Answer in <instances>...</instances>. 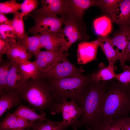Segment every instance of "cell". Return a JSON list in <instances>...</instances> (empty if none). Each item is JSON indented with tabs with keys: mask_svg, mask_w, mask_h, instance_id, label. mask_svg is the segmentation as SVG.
Segmentation results:
<instances>
[{
	"mask_svg": "<svg viewBox=\"0 0 130 130\" xmlns=\"http://www.w3.org/2000/svg\"><path fill=\"white\" fill-rule=\"evenodd\" d=\"M34 19L35 24L28 29L29 32L35 34L57 33L63 29L64 19L57 15L37 17L31 16Z\"/></svg>",
	"mask_w": 130,
	"mask_h": 130,
	"instance_id": "52a82bcc",
	"label": "cell"
},
{
	"mask_svg": "<svg viewBox=\"0 0 130 130\" xmlns=\"http://www.w3.org/2000/svg\"><path fill=\"white\" fill-rule=\"evenodd\" d=\"M108 36H99L97 39L98 41V46L106 57L109 65L114 67V64L118 60V58L109 40Z\"/></svg>",
	"mask_w": 130,
	"mask_h": 130,
	"instance_id": "d6986e66",
	"label": "cell"
},
{
	"mask_svg": "<svg viewBox=\"0 0 130 130\" xmlns=\"http://www.w3.org/2000/svg\"><path fill=\"white\" fill-rule=\"evenodd\" d=\"M98 2L97 0H65L64 13L62 17L83 22L85 11L91 7L97 6Z\"/></svg>",
	"mask_w": 130,
	"mask_h": 130,
	"instance_id": "30bf717a",
	"label": "cell"
},
{
	"mask_svg": "<svg viewBox=\"0 0 130 130\" xmlns=\"http://www.w3.org/2000/svg\"><path fill=\"white\" fill-rule=\"evenodd\" d=\"M124 130H130V117L121 120Z\"/></svg>",
	"mask_w": 130,
	"mask_h": 130,
	"instance_id": "8d00e7d4",
	"label": "cell"
},
{
	"mask_svg": "<svg viewBox=\"0 0 130 130\" xmlns=\"http://www.w3.org/2000/svg\"><path fill=\"white\" fill-rule=\"evenodd\" d=\"M22 100L19 94L12 92L1 95L0 97V117L13 106L17 105Z\"/></svg>",
	"mask_w": 130,
	"mask_h": 130,
	"instance_id": "ac0fdd59",
	"label": "cell"
},
{
	"mask_svg": "<svg viewBox=\"0 0 130 130\" xmlns=\"http://www.w3.org/2000/svg\"><path fill=\"white\" fill-rule=\"evenodd\" d=\"M123 72L116 74L115 79L122 84L127 85L130 84V66L125 65L123 69Z\"/></svg>",
	"mask_w": 130,
	"mask_h": 130,
	"instance_id": "836d02e7",
	"label": "cell"
},
{
	"mask_svg": "<svg viewBox=\"0 0 130 130\" xmlns=\"http://www.w3.org/2000/svg\"><path fill=\"white\" fill-rule=\"evenodd\" d=\"M11 60L2 63L0 66V95L6 93L7 78L13 62Z\"/></svg>",
	"mask_w": 130,
	"mask_h": 130,
	"instance_id": "4316f807",
	"label": "cell"
},
{
	"mask_svg": "<svg viewBox=\"0 0 130 130\" xmlns=\"http://www.w3.org/2000/svg\"><path fill=\"white\" fill-rule=\"evenodd\" d=\"M130 84H124L112 79L107 81L99 123L129 117Z\"/></svg>",
	"mask_w": 130,
	"mask_h": 130,
	"instance_id": "6da1fadb",
	"label": "cell"
},
{
	"mask_svg": "<svg viewBox=\"0 0 130 130\" xmlns=\"http://www.w3.org/2000/svg\"><path fill=\"white\" fill-rule=\"evenodd\" d=\"M61 49L52 51H41L35 61L38 69L39 75L51 68L59 60L68 57L69 54Z\"/></svg>",
	"mask_w": 130,
	"mask_h": 130,
	"instance_id": "8fae6325",
	"label": "cell"
},
{
	"mask_svg": "<svg viewBox=\"0 0 130 130\" xmlns=\"http://www.w3.org/2000/svg\"><path fill=\"white\" fill-rule=\"evenodd\" d=\"M0 38L9 42L11 45L17 42L15 39L16 33L12 27L9 25L0 24Z\"/></svg>",
	"mask_w": 130,
	"mask_h": 130,
	"instance_id": "f1b7e54d",
	"label": "cell"
},
{
	"mask_svg": "<svg viewBox=\"0 0 130 130\" xmlns=\"http://www.w3.org/2000/svg\"><path fill=\"white\" fill-rule=\"evenodd\" d=\"M24 130V129H20V130Z\"/></svg>",
	"mask_w": 130,
	"mask_h": 130,
	"instance_id": "ab89813d",
	"label": "cell"
},
{
	"mask_svg": "<svg viewBox=\"0 0 130 130\" xmlns=\"http://www.w3.org/2000/svg\"><path fill=\"white\" fill-rule=\"evenodd\" d=\"M98 46L97 39L92 41L81 42L78 44L77 51L78 63L85 64L96 59Z\"/></svg>",
	"mask_w": 130,
	"mask_h": 130,
	"instance_id": "9a60e30c",
	"label": "cell"
},
{
	"mask_svg": "<svg viewBox=\"0 0 130 130\" xmlns=\"http://www.w3.org/2000/svg\"><path fill=\"white\" fill-rule=\"evenodd\" d=\"M18 63L25 81L30 78L35 79L39 78L38 68L35 60L32 62L27 60Z\"/></svg>",
	"mask_w": 130,
	"mask_h": 130,
	"instance_id": "d4e9b609",
	"label": "cell"
},
{
	"mask_svg": "<svg viewBox=\"0 0 130 130\" xmlns=\"http://www.w3.org/2000/svg\"><path fill=\"white\" fill-rule=\"evenodd\" d=\"M39 2L37 0H25L21 3V13L24 16H26L37 7Z\"/></svg>",
	"mask_w": 130,
	"mask_h": 130,
	"instance_id": "d6a6232c",
	"label": "cell"
},
{
	"mask_svg": "<svg viewBox=\"0 0 130 130\" xmlns=\"http://www.w3.org/2000/svg\"></svg>",
	"mask_w": 130,
	"mask_h": 130,
	"instance_id": "60d3db41",
	"label": "cell"
},
{
	"mask_svg": "<svg viewBox=\"0 0 130 130\" xmlns=\"http://www.w3.org/2000/svg\"><path fill=\"white\" fill-rule=\"evenodd\" d=\"M127 61H129L130 63V36L127 46Z\"/></svg>",
	"mask_w": 130,
	"mask_h": 130,
	"instance_id": "74e56055",
	"label": "cell"
},
{
	"mask_svg": "<svg viewBox=\"0 0 130 130\" xmlns=\"http://www.w3.org/2000/svg\"><path fill=\"white\" fill-rule=\"evenodd\" d=\"M119 0H98L97 7L108 16L112 12Z\"/></svg>",
	"mask_w": 130,
	"mask_h": 130,
	"instance_id": "1f68e13d",
	"label": "cell"
},
{
	"mask_svg": "<svg viewBox=\"0 0 130 130\" xmlns=\"http://www.w3.org/2000/svg\"><path fill=\"white\" fill-rule=\"evenodd\" d=\"M108 16L119 27L130 26V0H119Z\"/></svg>",
	"mask_w": 130,
	"mask_h": 130,
	"instance_id": "4fadbf2b",
	"label": "cell"
},
{
	"mask_svg": "<svg viewBox=\"0 0 130 130\" xmlns=\"http://www.w3.org/2000/svg\"><path fill=\"white\" fill-rule=\"evenodd\" d=\"M41 7L35 9L31 16L40 17L60 15L61 17L64 14L65 0H42Z\"/></svg>",
	"mask_w": 130,
	"mask_h": 130,
	"instance_id": "7c38bea8",
	"label": "cell"
},
{
	"mask_svg": "<svg viewBox=\"0 0 130 130\" xmlns=\"http://www.w3.org/2000/svg\"><path fill=\"white\" fill-rule=\"evenodd\" d=\"M33 130H65L61 122H57L49 120L44 122L38 120L35 123Z\"/></svg>",
	"mask_w": 130,
	"mask_h": 130,
	"instance_id": "83f0119b",
	"label": "cell"
},
{
	"mask_svg": "<svg viewBox=\"0 0 130 130\" xmlns=\"http://www.w3.org/2000/svg\"><path fill=\"white\" fill-rule=\"evenodd\" d=\"M17 42L22 45L29 53L34 54L36 58L41 51L40 49L42 48L39 37L35 35L29 37L26 34L22 39Z\"/></svg>",
	"mask_w": 130,
	"mask_h": 130,
	"instance_id": "603a6c76",
	"label": "cell"
},
{
	"mask_svg": "<svg viewBox=\"0 0 130 130\" xmlns=\"http://www.w3.org/2000/svg\"><path fill=\"white\" fill-rule=\"evenodd\" d=\"M11 46V50L7 56L9 60L13 61L19 63L28 60L33 55L29 53L24 47L17 42Z\"/></svg>",
	"mask_w": 130,
	"mask_h": 130,
	"instance_id": "cb8c5ba5",
	"label": "cell"
},
{
	"mask_svg": "<svg viewBox=\"0 0 130 130\" xmlns=\"http://www.w3.org/2000/svg\"><path fill=\"white\" fill-rule=\"evenodd\" d=\"M87 130H91V129L90 128L87 127Z\"/></svg>",
	"mask_w": 130,
	"mask_h": 130,
	"instance_id": "f35d334b",
	"label": "cell"
},
{
	"mask_svg": "<svg viewBox=\"0 0 130 130\" xmlns=\"http://www.w3.org/2000/svg\"><path fill=\"white\" fill-rule=\"evenodd\" d=\"M112 21L106 15L96 19L93 22V26L96 33L99 36H108L112 30Z\"/></svg>",
	"mask_w": 130,
	"mask_h": 130,
	"instance_id": "44dd1931",
	"label": "cell"
},
{
	"mask_svg": "<svg viewBox=\"0 0 130 130\" xmlns=\"http://www.w3.org/2000/svg\"><path fill=\"white\" fill-rule=\"evenodd\" d=\"M12 20L8 19L5 14L0 13V24H4L12 26Z\"/></svg>",
	"mask_w": 130,
	"mask_h": 130,
	"instance_id": "d590c367",
	"label": "cell"
},
{
	"mask_svg": "<svg viewBox=\"0 0 130 130\" xmlns=\"http://www.w3.org/2000/svg\"><path fill=\"white\" fill-rule=\"evenodd\" d=\"M114 71V67L109 65L106 66L103 63H101L98 70L93 72L92 81H106L115 79L116 74Z\"/></svg>",
	"mask_w": 130,
	"mask_h": 130,
	"instance_id": "ffe728a7",
	"label": "cell"
},
{
	"mask_svg": "<svg viewBox=\"0 0 130 130\" xmlns=\"http://www.w3.org/2000/svg\"><path fill=\"white\" fill-rule=\"evenodd\" d=\"M17 116L26 120L34 122L38 120L47 121L46 114H38L33 109L25 105H20L13 113Z\"/></svg>",
	"mask_w": 130,
	"mask_h": 130,
	"instance_id": "7402d4cb",
	"label": "cell"
},
{
	"mask_svg": "<svg viewBox=\"0 0 130 130\" xmlns=\"http://www.w3.org/2000/svg\"><path fill=\"white\" fill-rule=\"evenodd\" d=\"M93 72L90 74L60 79H46L53 98L59 104L68 98L79 106L85 91L92 81Z\"/></svg>",
	"mask_w": 130,
	"mask_h": 130,
	"instance_id": "3957f363",
	"label": "cell"
},
{
	"mask_svg": "<svg viewBox=\"0 0 130 130\" xmlns=\"http://www.w3.org/2000/svg\"><path fill=\"white\" fill-rule=\"evenodd\" d=\"M92 130H124L121 120H112L100 123Z\"/></svg>",
	"mask_w": 130,
	"mask_h": 130,
	"instance_id": "f546056e",
	"label": "cell"
},
{
	"mask_svg": "<svg viewBox=\"0 0 130 130\" xmlns=\"http://www.w3.org/2000/svg\"><path fill=\"white\" fill-rule=\"evenodd\" d=\"M62 32L44 34L38 33L35 35L39 37L42 48H45L46 50L54 51L63 49V40Z\"/></svg>",
	"mask_w": 130,
	"mask_h": 130,
	"instance_id": "e0dca14e",
	"label": "cell"
},
{
	"mask_svg": "<svg viewBox=\"0 0 130 130\" xmlns=\"http://www.w3.org/2000/svg\"><path fill=\"white\" fill-rule=\"evenodd\" d=\"M21 3L12 0L0 3V13L4 14L13 13L21 9Z\"/></svg>",
	"mask_w": 130,
	"mask_h": 130,
	"instance_id": "4dcf8cb0",
	"label": "cell"
},
{
	"mask_svg": "<svg viewBox=\"0 0 130 130\" xmlns=\"http://www.w3.org/2000/svg\"><path fill=\"white\" fill-rule=\"evenodd\" d=\"M13 14L14 17L12 20V26L16 33L18 42L26 35L23 18L24 16L21 13L18 11Z\"/></svg>",
	"mask_w": 130,
	"mask_h": 130,
	"instance_id": "484cf974",
	"label": "cell"
},
{
	"mask_svg": "<svg viewBox=\"0 0 130 130\" xmlns=\"http://www.w3.org/2000/svg\"><path fill=\"white\" fill-rule=\"evenodd\" d=\"M107 81H93L87 87L80 106L83 112L76 130L81 126L91 130L99 122Z\"/></svg>",
	"mask_w": 130,
	"mask_h": 130,
	"instance_id": "7a4b0ae2",
	"label": "cell"
},
{
	"mask_svg": "<svg viewBox=\"0 0 130 130\" xmlns=\"http://www.w3.org/2000/svg\"><path fill=\"white\" fill-rule=\"evenodd\" d=\"M78 104L74 100L70 102L65 100L59 104L58 108L59 113L62 112L63 120L61 124L65 130L72 126L74 130H76L79 120L83 112L82 107L78 106Z\"/></svg>",
	"mask_w": 130,
	"mask_h": 130,
	"instance_id": "ba28073f",
	"label": "cell"
},
{
	"mask_svg": "<svg viewBox=\"0 0 130 130\" xmlns=\"http://www.w3.org/2000/svg\"><path fill=\"white\" fill-rule=\"evenodd\" d=\"M84 70L78 68L71 63L67 57L61 59L48 70L39 75L44 79H60L81 76Z\"/></svg>",
	"mask_w": 130,
	"mask_h": 130,
	"instance_id": "8992f818",
	"label": "cell"
},
{
	"mask_svg": "<svg viewBox=\"0 0 130 130\" xmlns=\"http://www.w3.org/2000/svg\"><path fill=\"white\" fill-rule=\"evenodd\" d=\"M11 49V44L9 42L0 38V56L7 55Z\"/></svg>",
	"mask_w": 130,
	"mask_h": 130,
	"instance_id": "e575fe53",
	"label": "cell"
},
{
	"mask_svg": "<svg viewBox=\"0 0 130 130\" xmlns=\"http://www.w3.org/2000/svg\"><path fill=\"white\" fill-rule=\"evenodd\" d=\"M64 19V27L62 32L63 39L62 48L66 52L72 45L78 40L86 41L89 37L87 34L84 22L78 23L65 17Z\"/></svg>",
	"mask_w": 130,
	"mask_h": 130,
	"instance_id": "5b68a950",
	"label": "cell"
},
{
	"mask_svg": "<svg viewBox=\"0 0 130 130\" xmlns=\"http://www.w3.org/2000/svg\"><path fill=\"white\" fill-rule=\"evenodd\" d=\"M27 80L20 92L22 100L27 102L40 114L47 109L51 114L58 113V104L54 99L47 84L43 79Z\"/></svg>",
	"mask_w": 130,
	"mask_h": 130,
	"instance_id": "277c9868",
	"label": "cell"
},
{
	"mask_svg": "<svg viewBox=\"0 0 130 130\" xmlns=\"http://www.w3.org/2000/svg\"><path fill=\"white\" fill-rule=\"evenodd\" d=\"M26 81L20 70L18 63L13 62L7 78L6 93L12 92L20 94Z\"/></svg>",
	"mask_w": 130,
	"mask_h": 130,
	"instance_id": "5bb4252c",
	"label": "cell"
},
{
	"mask_svg": "<svg viewBox=\"0 0 130 130\" xmlns=\"http://www.w3.org/2000/svg\"><path fill=\"white\" fill-rule=\"evenodd\" d=\"M130 36V26L119 27L112 36H108L109 40L117 55L123 69L127 61V49Z\"/></svg>",
	"mask_w": 130,
	"mask_h": 130,
	"instance_id": "9c48e42d",
	"label": "cell"
},
{
	"mask_svg": "<svg viewBox=\"0 0 130 130\" xmlns=\"http://www.w3.org/2000/svg\"><path fill=\"white\" fill-rule=\"evenodd\" d=\"M34 122L26 120L16 115L14 113H8L0 122V130H17L32 128Z\"/></svg>",
	"mask_w": 130,
	"mask_h": 130,
	"instance_id": "2e32d148",
	"label": "cell"
}]
</instances>
